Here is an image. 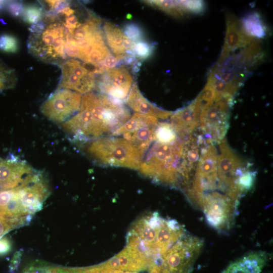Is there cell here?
Returning a JSON list of instances; mask_svg holds the SVG:
<instances>
[{
  "label": "cell",
  "mask_w": 273,
  "mask_h": 273,
  "mask_svg": "<svg viewBox=\"0 0 273 273\" xmlns=\"http://www.w3.org/2000/svg\"><path fill=\"white\" fill-rule=\"evenodd\" d=\"M24 8L22 3L17 2H10L7 5L8 11L15 17L22 16Z\"/></svg>",
  "instance_id": "cell-30"
},
{
  "label": "cell",
  "mask_w": 273,
  "mask_h": 273,
  "mask_svg": "<svg viewBox=\"0 0 273 273\" xmlns=\"http://www.w3.org/2000/svg\"><path fill=\"white\" fill-rule=\"evenodd\" d=\"M59 65L62 74L57 89H67L85 95L96 88L95 74L80 61L66 59Z\"/></svg>",
  "instance_id": "cell-8"
},
{
  "label": "cell",
  "mask_w": 273,
  "mask_h": 273,
  "mask_svg": "<svg viewBox=\"0 0 273 273\" xmlns=\"http://www.w3.org/2000/svg\"><path fill=\"white\" fill-rule=\"evenodd\" d=\"M158 122V119L154 116L135 113L126 122L115 130L111 135H123L134 132L143 128L154 126Z\"/></svg>",
  "instance_id": "cell-18"
},
{
  "label": "cell",
  "mask_w": 273,
  "mask_h": 273,
  "mask_svg": "<svg viewBox=\"0 0 273 273\" xmlns=\"http://www.w3.org/2000/svg\"><path fill=\"white\" fill-rule=\"evenodd\" d=\"M34 172L25 161L18 158L0 159V191L18 187Z\"/></svg>",
  "instance_id": "cell-11"
},
{
  "label": "cell",
  "mask_w": 273,
  "mask_h": 273,
  "mask_svg": "<svg viewBox=\"0 0 273 273\" xmlns=\"http://www.w3.org/2000/svg\"><path fill=\"white\" fill-rule=\"evenodd\" d=\"M29 30L27 48L35 58L58 64L66 59L68 32L56 16L45 12L42 20L32 25Z\"/></svg>",
  "instance_id": "cell-2"
},
{
  "label": "cell",
  "mask_w": 273,
  "mask_h": 273,
  "mask_svg": "<svg viewBox=\"0 0 273 273\" xmlns=\"http://www.w3.org/2000/svg\"><path fill=\"white\" fill-rule=\"evenodd\" d=\"M31 216L9 217L0 215V238L11 230L27 224Z\"/></svg>",
  "instance_id": "cell-22"
},
{
  "label": "cell",
  "mask_w": 273,
  "mask_h": 273,
  "mask_svg": "<svg viewBox=\"0 0 273 273\" xmlns=\"http://www.w3.org/2000/svg\"><path fill=\"white\" fill-rule=\"evenodd\" d=\"M233 100V97H225L202 106L199 125L208 143H220L224 137L229 125Z\"/></svg>",
  "instance_id": "cell-6"
},
{
  "label": "cell",
  "mask_w": 273,
  "mask_h": 273,
  "mask_svg": "<svg viewBox=\"0 0 273 273\" xmlns=\"http://www.w3.org/2000/svg\"><path fill=\"white\" fill-rule=\"evenodd\" d=\"M152 47L148 43L139 41L135 42L134 54L140 59L147 58L152 52Z\"/></svg>",
  "instance_id": "cell-28"
},
{
  "label": "cell",
  "mask_w": 273,
  "mask_h": 273,
  "mask_svg": "<svg viewBox=\"0 0 273 273\" xmlns=\"http://www.w3.org/2000/svg\"><path fill=\"white\" fill-rule=\"evenodd\" d=\"M180 138L170 123L158 122L155 128L154 141L164 144H170Z\"/></svg>",
  "instance_id": "cell-21"
},
{
  "label": "cell",
  "mask_w": 273,
  "mask_h": 273,
  "mask_svg": "<svg viewBox=\"0 0 273 273\" xmlns=\"http://www.w3.org/2000/svg\"><path fill=\"white\" fill-rule=\"evenodd\" d=\"M16 76L14 70L0 60V91L14 86Z\"/></svg>",
  "instance_id": "cell-25"
},
{
  "label": "cell",
  "mask_w": 273,
  "mask_h": 273,
  "mask_svg": "<svg viewBox=\"0 0 273 273\" xmlns=\"http://www.w3.org/2000/svg\"><path fill=\"white\" fill-rule=\"evenodd\" d=\"M132 76L124 67H114L105 71L96 80L101 94L122 101L126 99L132 85Z\"/></svg>",
  "instance_id": "cell-10"
},
{
  "label": "cell",
  "mask_w": 273,
  "mask_h": 273,
  "mask_svg": "<svg viewBox=\"0 0 273 273\" xmlns=\"http://www.w3.org/2000/svg\"><path fill=\"white\" fill-rule=\"evenodd\" d=\"M263 57L260 41L255 40L239 53L218 61L210 73L220 78L236 92L252 70Z\"/></svg>",
  "instance_id": "cell-4"
},
{
  "label": "cell",
  "mask_w": 273,
  "mask_h": 273,
  "mask_svg": "<svg viewBox=\"0 0 273 273\" xmlns=\"http://www.w3.org/2000/svg\"><path fill=\"white\" fill-rule=\"evenodd\" d=\"M126 103L136 113L154 116L157 119H167L172 114V112L161 109L150 103L142 95L136 82L132 84L126 99Z\"/></svg>",
  "instance_id": "cell-15"
},
{
  "label": "cell",
  "mask_w": 273,
  "mask_h": 273,
  "mask_svg": "<svg viewBox=\"0 0 273 273\" xmlns=\"http://www.w3.org/2000/svg\"><path fill=\"white\" fill-rule=\"evenodd\" d=\"M81 99V95L78 93L59 89L42 104L40 111L51 121L64 123L79 111Z\"/></svg>",
  "instance_id": "cell-7"
},
{
  "label": "cell",
  "mask_w": 273,
  "mask_h": 273,
  "mask_svg": "<svg viewBox=\"0 0 273 273\" xmlns=\"http://www.w3.org/2000/svg\"><path fill=\"white\" fill-rule=\"evenodd\" d=\"M145 2L174 17H181L185 13L180 7L178 1H145Z\"/></svg>",
  "instance_id": "cell-23"
},
{
  "label": "cell",
  "mask_w": 273,
  "mask_h": 273,
  "mask_svg": "<svg viewBox=\"0 0 273 273\" xmlns=\"http://www.w3.org/2000/svg\"><path fill=\"white\" fill-rule=\"evenodd\" d=\"M241 22L245 32L254 38H262L266 34V28L257 13H252L244 17Z\"/></svg>",
  "instance_id": "cell-20"
},
{
  "label": "cell",
  "mask_w": 273,
  "mask_h": 273,
  "mask_svg": "<svg viewBox=\"0 0 273 273\" xmlns=\"http://www.w3.org/2000/svg\"><path fill=\"white\" fill-rule=\"evenodd\" d=\"M267 260L265 252H251L231 262L221 273H261Z\"/></svg>",
  "instance_id": "cell-16"
},
{
  "label": "cell",
  "mask_w": 273,
  "mask_h": 273,
  "mask_svg": "<svg viewBox=\"0 0 273 273\" xmlns=\"http://www.w3.org/2000/svg\"><path fill=\"white\" fill-rule=\"evenodd\" d=\"M255 40L245 32L240 21L233 15L228 14L225 37L218 61L224 59L237 50L247 47Z\"/></svg>",
  "instance_id": "cell-13"
},
{
  "label": "cell",
  "mask_w": 273,
  "mask_h": 273,
  "mask_svg": "<svg viewBox=\"0 0 273 273\" xmlns=\"http://www.w3.org/2000/svg\"><path fill=\"white\" fill-rule=\"evenodd\" d=\"M11 242L7 237L0 238V255L8 253L11 249Z\"/></svg>",
  "instance_id": "cell-31"
},
{
  "label": "cell",
  "mask_w": 273,
  "mask_h": 273,
  "mask_svg": "<svg viewBox=\"0 0 273 273\" xmlns=\"http://www.w3.org/2000/svg\"><path fill=\"white\" fill-rule=\"evenodd\" d=\"M44 15L45 12L42 7L30 5L24 8L22 17L25 22L34 25L41 21Z\"/></svg>",
  "instance_id": "cell-24"
},
{
  "label": "cell",
  "mask_w": 273,
  "mask_h": 273,
  "mask_svg": "<svg viewBox=\"0 0 273 273\" xmlns=\"http://www.w3.org/2000/svg\"><path fill=\"white\" fill-rule=\"evenodd\" d=\"M16 190L20 204L30 215L42 209L50 193L42 174L35 171L16 187Z\"/></svg>",
  "instance_id": "cell-9"
},
{
  "label": "cell",
  "mask_w": 273,
  "mask_h": 273,
  "mask_svg": "<svg viewBox=\"0 0 273 273\" xmlns=\"http://www.w3.org/2000/svg\"><path fill=\"white\" fill-rule=\"evenodd\" d=\"M4 2L3 1H0V10L2 8V7L4 6Z\"/></svg>",
  "instance_id": "cell-32"
},
{
  "label": "cell",
  "mask_w": 273,
  "mask_h": 273,
  "mask_svg": "<svg viewBox=\"0 0 273 273\" xmlns=\"http://www.w3.org/2000/svg\"><path fill=\"white\" fill-rule=\"evenodd\" d=\"M80 107L88 110L106 135H111L131 117L122 101L90 92L82 97Z\"/></svg>",
  "instance_id": "cell-5"
},
{
  "label": "cell",
  "mask_w": 273,
  "mask_h": 273,
  "mask_svg": "<svg viewBox=\"0 0 273 273\" xmlns=\"http://www.w3.org/2000/svg\"><path fill=\"white\" fill-rule=\"evenodd\" d=\"M125 35L131 41H141L143 33L141 28L134 24H128L124 27L123 31Z\"/></svg>",
  "instance_id": "cell-29"
},
{
  "label": "cell",
  "mask_w": 273,
  "mask_h": 273,
  "mask_svg": "<svg viewBox=\"0 0 273 273\" xmlns=\"http://www.w3.org/2000/svg\"><path fill=\"white\" fill-rule=\"evenodd\" d=\"M103 34L108 46L119 60L132 58L135 42L130 40L121 29L115 24L106 22L103 26Z\"/></svg>",
  "instance_id": "cell-14"
},
{
  "label": "cell",
  "mask_w": 273,
  "mask_h": 273,
  "mask_svg": "<svg viewBox=\"0 0 273 273\" xmlns=\"http://www.w3.org/2000/svg\"><path fill=\"white\" fill-rule=\"evenodd\" d=\"M156 126L143 128L132 132L124 134L122 135L123 138L146 154L154 142Z\"/></svg>",
  "instance_id": "cell-19"
},
{
  "label": "cell",
  "mask_w": 273,
  "mask_h": 273,
  "mask_svg": "<svg viewBox=\"0 0 273 273\" xmlns=\"http://www.w3.org/2000/svg\"><path fill=\"white\" fill-rule=\"evenodd\" d=\"M87 155L105 166L139 170L145 154L123 137L103 136L92 141L86 148Z\"/></svg>",
  "instance_id": "cell-3"
},
{
  "label": "cell",
  "mask_w": 273,
  "mask_h": 273,
  "mask_svg": "<svg viewBox=\"0 0 273 273\" xmlns=\"http://www.w3.org/2000/svg\"><path fill=\"white\" fill-rule=\"evenodd\" d=\"M178 2L184 12L198 13L204 10V5L202 1H179Z\"/></svg>",
  "instance_id": "cell-27"
},
{
  "label": "cell",
  "mask_w": 273,
  "mask_h": 273,
  "mask_svg": "<svg viewBox=\"0 0 273 273\" xmlns=\"http://www.w3.org/2000/svg\"><path fill=\"white\" fill-rule=\"evenodd\" d=\"M19 48L17 39L10 34L0 35V50L7 53H15Z\"/></svg>",
  "instance_id": "cell-26"
},
{
  "label": "cell",
  "mask_w": 273,
  "mask_h": 273,
  "mask_svg": "<svg viewBox=\"0 0 273 273\" xmlns=\"http://www.w3.org/2000/svg\"><path fill=\"white\" fill-rule=\"evenodd\" d=\"M0 215L9 217L31 216L26 212L20 204L15 188L0 192Z\"/></svg>",
  "instance_id": "cell-17"
},
{
  "label": "cell",
  "mask_w": 273,
  "mask_h": 273,
  "mask_svg": "<svg viewBox=\"0 0 273 273\" xmlns=\"http://www.w3.org/2000/svg\"><path fill=\"white\" fill-rule=\"evenodd\" d=\"M202 107L201 101L197 98L189 105L172 113L170 124L180 138H185L198 127Z\"/></svg>",
  "instance_id": "cell-12"
},
{
  "label": "cell",
  "mask_w": 273,
  "mask_h": 273,
  "mask_svg": "<svg viewBox=\"0 0 273 273\" xmlns=\"http://www.w3.org/2000/svg\"><path fill=\"white\" fill-rule=\"evenodd\" d=\"M184 148L182 138L170 144L154 141L138 170L158 184L181 189Z\"/></svg>",
  "instance_id": "cell-1"
}]
</instances>
